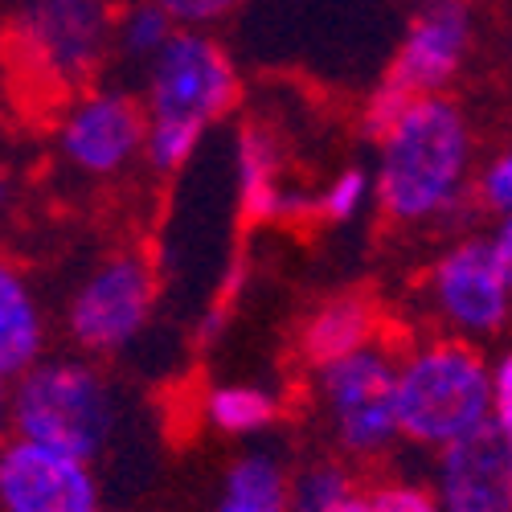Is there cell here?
<instances>
[{"label": "cell", "mask_w": 512, "mask_h": 512, "mask_svg": "<svg viewBox=\"0 0 512 512\" xmlns=\"http://www.w3.org/2000/svg\"><path fill=\"white\" fill-rule=\"evenodd\" d=\"M160 5L173 13V21L181 29H213V25H222L230 13H238L246 0H160Z\"/></svg>", "instance_id": "obj_24"}, {"label": "cell", "mask_w": 512, "mask_h": 512, "mask_svg": "<svg viewBox=\"0 0 512 512\" xmlns=\"http://www.w3.org/2000/svg\"><path fill=\"white\" fill-rule=\"evenodd\" d=\"M377 512H443L435 488L414 484V480H390V484H377L373 492Z\"/></svg>", "instance_id": "obj_23"}, {"label": "cell", "mask_w": 512, "mask_h": 512, "mask_svg": "<svg viewBox=\"0 0 512 512\" xmlns=\"http://www.w3.org/2000/svg\"><path fill=\"white\" fill-rule=\"evenodd\" d=\"M201 418L209 431H218V435L250 439V435H263L275 426L279 394L267 386H254V381H222V386L205 390Z\"/></svg>", "instance_id": "obj_17"}, {"label": "cell", "mask_w": 512, "mask_h": 512, "mask_svg": "<svg viewBox=\"0 0 512 512\" xmlns=\"http://www.w3.org/2000/svg\"><path fill=\"white\" fill-rule=\"evenodd\" d=\"M234 185L238 209L250 226H300L320 218V189L283 181L279 140L263 123H242L234 136Z\"/></svg>", "instance_id": "obj_12"}, {"label": "cell", "mask_w": 512, "mask_h": 512, "mask_svg": "<svg viewBox=\"0 0 512 512\" xmlns=\"http://www.w3.org/2000/svg\"><path fill=\"white\" fill-rule=\"evenodd\" d=\"M246 291V263L238 259L230 271H226V279H222V287H218V295L209 300V308L201 312V320H197V345H213L222 332H226V324H230V312H234V304H238V295Z\"/></svg>", "instance_id": "obj_21"}, {"label": "cell", "mask_w": 512, "mask_h": 512, "mask_svg": "<svg viewBox=\"0 0 512 512\" xmlns=\"http://www.w3.org/2000/svg\"><path fill=\"white\" fill-rule=\"evenodd\" d=\"M377 336H381V308L373 295L336 291L304 316L300 332H295V349L312 369H324L332 361H345L353 353L381 345Z\"/></svg>", "instance_id": "obj_14"}, {"label": "cell", "mask_w": 512, "mask_h": 512, "mask_svg": "<svg viewBox=\"0 0 512 512\" xmlns=\"http://www.w3.org/2000/svg\"><path fill=\"white\" fill-rule=\"evenodd\" d=\"M508 455H512V435H508Z\"/></svg>", "instance_id": "obj_28"}, {"label": "cell", "mask_w": 512, "mask_h": 512, "mask_svg": "<svg viewBox=\"0 0 512 512\" xmlns=\"http://www.w3.org/2000/svg\"><path fill=\"white\" fill-rule=\"evenodd\" d=\"M377 201V185H373V168L349 164L320 189V218L332 226H345L353 218H361L365 205Z\"/></svg>", "instance_id": "obj_20"}, {"label": "cell", "mask_w": 512, "mask_h": 512, "mask_svg": "<svg viewBox=\"0 0 512 512\" xmlns=\"http://www.w3.org/2000/svg\"><path fill=\"white\" fill-rule=\"evenodd\" d=\"M476 46V9L472 0H426L406 21L398 37V50L377 78V87L361 103V132L381 140L394 127V119L431 95H447L455 78L463 74Z\"/></svg>", "instance_id": "obj_5"}, {"label": "cell", "mask_w": 512, "mask_h": 512, "mask_svg": "<svg viewBox=\"0 0 512 512\" xmlns=\"http://www.w3.org/2000/svg\"><path fill=\"white\" fill-rule=\"evenodd\" d=\"M181 25L173 21L160 0H123L119 5V25H115V54L132 66H148Z\"/></svg>", "instance_id": "obj_18"}, {"label": "cell", "mask_w": 512, "mask_h": 512, "mask_svg": "<svg viewBox=\"0 0 512 512\" xmlns=\"http://www.w3.org/2000/svg\"><path fill=\"white\" fill-rule=\"evenodd\" d=\"M119 0H17L13 62L37 99H70L99 82L115 54Z\"/></svg>", "instance_id": "obj_4"}, {"label": "cell", "mask_w": 512, "mask_h": 512, "mask_svg": "<svg viewBox=\"0 0 512 512\" xmlns=\"http://www.w3.org/2000/svg\"><path fill=\"white\" fill-rule=\"evenodd\" d=\"M316 406L340 455L373 463L402 443L398 422V357L373 345L316 369Z\"/></svg>", "instance_id": "obj_8"}, {"label": "cell", "mask_w": 512, "mask_h": 512, "mask_svg": "<svg viewBox=\"0 0 512 512\" xmlns=\"http://www.w3.org/2000/svg\"><path fill=\"white\" fill-rule=\"evenodd\" d=\"M402 443L447 451L492 422V365L472 340L435 336L398 357Z\"/></svg>", "instance_id": "obj_3"}, {"label": "cell", "mask_w": 512, "mask_h": 512, "mask_svg": "<svg viewBox=\"0 0 512 512\" xmlns=\"http://www.w3.org/2000/svg\"><path fill=\"white\" fill-rule=\"evenodd\" d=\"M46 336L50 328L33 283L17 263H5V271H0V377L17 381L37 361H46L41 357Z\"/></svg>", "instance_id": "obj_15"}, {"label": "cell", "mask_w": 512, "mask_h": 512, "mask_svg": "<svg viewBox=\"0 0 512 512\" xmlns=\"http://www.w3.org/2000/svg\"><path fill=\"white\" fill-rule=\"evenodd\" d=\"M148 144V111L144 99L119 87H87L70 95L54 119V148L70 173L87 181H115Z\"/></svg>", "instance_id": "obj_9"}, {"label": "cell", "mask_w": 512, "mask_h": 512, "mask_svg": "<svg viewBox=\"0 0 512 512\" xmlns=\"http://www.w3.org/2000/svg\"><path fill=\"white\" fill-rule=\"evenodd\" d=\"M242 95V78L209 29H177L168 46L144 66L140 99L148 111L144 164L160 177H173L197 156L201 140L230 119Z\"/></svg>", "instance_id": "obj_2"}, {"label": "cell", "mask_w": 512, "mask_h": 512, "mask_svg": "<svg viewBox=\"0 0 512 512\" xmlns=\"http://www.w3.org/2000/svg\"><path fill=\"white\" fill-rule=\"evenodd\" d=\"M426 300H431L447 336L488 340L508 324L512 283L496 259L488 238H455L426 271Z\"/></svg>", "instance_id": "obj_10"}, {"label": "cell", "mask_w": 512, "mask_h": 512, "mask_svg": "<svg viewBox=\"0 0 512 512\" xmlns=\"http://www.w3.org/2000/svg\"><path fill=\"white\" fill-rule=\"evenodd\" d=\"M353 496H357V480L336 459H320L291 480V512H336Z\"/></svg>", "instance_id": "obj_19"}, {"label": "cell", "mask_w": 512, "mask_h": 512, "mask_svg": "<svg viewBox=\"0 0 512 512\" xmlns=\"http://www.w3.org/2000/svg\"><path fill=\"white\" fill-rule=\"evenodd\" d=\"M156 291V267L144 250H111L66 295L62 332L78 353L115 357L148 332Z\"/></svg>", "instance_id": "obj_7"}, {"label": "cell", "mask_w": 512, "mask_h": 512, "mask_svg": "<svg viewBox=\"0 0 512 512\" xmlns=\"http://www.w3.org/2000/svg\"><path fill=\"white\" fill-rule=\"evenodd\" d=\"M488 242H492V250H496V259H500L508 283H512V213H500V218H496V230L488 234Z\"/></svg>", "instance_id": "obj_26"}, {"label": "cell", "mask_w": 512, "mask_h": 512, "mask_svg": "<svg viewBox=\"0 0 512 512\" xmlns=\"http://www.w3.org/2000/svg\"><path fill=\"white\" fill-rule=\"evenodd\" d=\"M336 512H377V504H373V496H369V492H357L353 500L340 504Z\"/></svg>", "instance_id": "obj_27"}, {"label": "cell", "mask_w": 512, "mask_h": 512, "mask_svg": "<svg viewBox=\"0 0 512 512\" xmlns=\"http://www.w3.org/2000/svg\"><path fill=\"white\" fill-rule=\"evenodd\" d=\"M492 422L512 435V353L492 361Z\"/></svg>", "instance_id": "obj_25"}, {"label": "cell", "mask_w": 512, "mask_h": 512, "mask_svg": "<svg viewBox=\"0 0 512 512\" xmlns=\"http://www.w3.org/2000/svg\"><path fill=\"white\" fill-rule=\"evenodd\" d=\"M9 426L17 439L99 459L115 431V394L91 361H37L9 381Z\"/></svg>", "instance_id": "obj_6"}, {"label": "cell", "mask_w": 512, "mask_h": 512, "mask_svg": "<svg viewBox=\"0 0 512 512\" xmlns=\"http://www.w3.org/2000/svg\"><path fill=\"white\" fill-rule=\"evenodd\" d=\"M213 512H291V480L271 451H246L230 463Z\"/></svg>", "instance_id": "obj_16"}, {"label": "cell", "mask_w": 512, "mask_h": 512, "mask_svg": "<svg viewBox=\"0 0 512 512\" xmlns=\"http://www.w3.org/2000/svg\"><path fill=\"white\" fill-rule=\"evenodd\" d=\"M480 209L488 213H512V144L504 152H496L480 173H476V197H472Z\"/></svg>", "instance_id": "obj_22"}, {"label": "cell", "mask_w": 512, "mask_h": 512, "mask_svg": "<svg viewBox=\"0 0 512 512\" xmlns=\"http://www.w3.org/2000/svg\"><path fill=\"white\" fill-rule=\"evenodd\" d=\"M0 512H103L91 459L13 435L0 451Z\"/></svg>", "instance_id": "obj_11"}, {"label": "cell", "mask_w": 512, "mask_h": 512, "mask_svg": "<svg viewBox=\"0 0 512 512\" xmlns=\"http://www.w3.org/2000/svg\"><path fill=\"white\" fill-rule=\"evenodd\" d=\"M435 496L443 512H512V455L496 422L439 451Z\"/></svg>", "instance_id": "obj_13"}, {"label": "cell", "mask_w": 512, "mask_h": 512, "mask_svg": "<svg viewBox=\"0 0 512 512\" xmlns=\"http://www.w3.org/2000/svg\"><path fill=\"white\" fill-rule=\"evenodd\" d=\"M373 144V205L390 226H443L476 197L472 119L451 95L410 103Z\"/></svg>", "instance_id": "obj_1"}]
</instances>
